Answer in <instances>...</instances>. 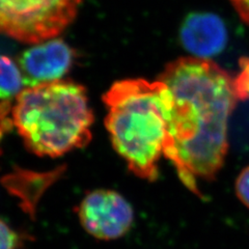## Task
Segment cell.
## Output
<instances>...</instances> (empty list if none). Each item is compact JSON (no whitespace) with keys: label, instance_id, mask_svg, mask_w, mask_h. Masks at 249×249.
Listing matches in <instances>:
<instances>
[{"label":"cell","instance_id":"obj_1","mask_svg":"<svg viewBox=\"0 0 249 249\" xmlns=\"http://www.w3.org/2000/svg\"><path fill=\"white\" fill-rule=\"evenodd\" d=\"M158 80L174 99L173 164L187 188L200 196L197 180H214L229 150V121L238 101L232 77L214 61L193 56L171 61Z\"/></svg>","mask_w":249,"mask_h":249},{"label":"cell","instance_id":"obj_2","mask_svg":"<svg viewBox=\"0 0 249 249\" xmlns=\"http://www.w3.org/2000/svg\"><path fill=\"white\" fill-rule=\"evenodd\" d=\"M103 100L108 109L106 128L114 149L134 175L155 181L163 156L171 163L175 158L174 99L168 87L160 80H121Z\"/></svg>","mask_w":249,"mask_h":249},{"label":"cell","instance_id":"obj_3","mask_svg":"<svg viewBox=\"0 0 249 249\" xmlns=\"http://www.w3.org/2000/svg\"><path fill=\"white\" fill-rule=\"evenodd\" d=\"M29 151L57 157L87 145L91 138L92 111L85 89L71 81H54L23 89L12 110Z\"/></svg>","mask_w":249,"mask_h":249},{"label":"cell","instance_id":"obj_4","mask_svg":"<svg viewBox=\"0 0 249 249\" xmlns=\"http://www.w3.org/2000/svg\"><path fill=\"white\" fill-rule=\"evenodd\" d=\"M82 0H0V34L25 44L55 38L76 18Z\"/></svg>","mask_w":249,"mask_h":249},{"label":"cell","instance_id":"obj_5","mask_svg":"<svg viewBox=\"0 0 249 249\" xmlns=\"http://www.w3.org/2000/svg\"><path fill=\"white\" fill-rule=\"evenodd\" d=\"M85 231L101 240H114L126 233L134 219L133 209L121 194L96 190L83 198L78 209Z\"/></svg>","mask_w":249,"mask_h":249},{"label":"cell","instance_id":"obj_6","mask_svg":"<svg viewBox=\"0 0 249 249\" xmlns=\"http://www.w3.org/2000/svg\"><path fill=\"white\" fill-rule=\"evenodd\" d=\"M75 58L74 50L60 38H52L30 47L19 56V67L25 87L59 81Z\"/></svg>","mask_w":249,"mask_h":249},{"label":"cell","instance_id":"obj_7","mask_svg":"<svg viewBox=\"0 0 249 249\" xmlns=\"http://www.w3.org/2000/svg\"><path fill=\"white\" fill-rule=\"evenodd\" d=\"M180 38L184 48L194 57L208 59L224 49L228 42V31L218 16L194 13L184 20Z\"/></svg>","mask_w":249,"mask_h":249},{"label":"cell","instance_id":"obj_8","mask_svg":"<svg viewBox=\"0 0 249 249\" xmlns=\"http://www.w3.org/2000/svg\"><path fill=\"white\" fill-rule=\"evenodd\" d=\"M24 85L20 67L12 58L0 55V100L17 98Z\"/></svg>","mask_w":249,"mask_h":249},{"label":"cell","instance_id":"obj_9","mask_svg":"<svg viewBox=\"0 0 249 249\" xmlns=\"http://www.w3.org/2000/svg\"><path fill=\"white\" fill-rule=\"evenodd\" d=\"M233 89L238 100H249V58L240 61V71L232 77Z\"/></svg>","mask_w":249,"mask_h":249},{"label":"cell","instance_id":"obj_10","mask_svg":"<svg viewBox=\"0 0 249 249\" xmlns=\"http://www.w3.org/2000/svg\"><path fill=\"white\" fill-rule=\"evenodd\" d=\"M20 243L18 233L0 220V249H17Z\"/></svg>","mask_w":249,"mask_h":249},{"label":"cell","instance_id":"obj_11","mask_svg":"<svg viewBox=\"0 0 249 249\" xmlns=\"http://www.w3.org/2000/svg\"><path fill=\"white\" fill-rule=\"evenodd\" d=\"M235 188L238 198L244 206L249 208V165L238 176Z\"/></svg>","mask_w":249,"mask_h":249},{"label":"cell","instance_id":"obj_12","mask_svg":"<svg viewBox=\"0 0 249 249\" xmlns=\"http://www.w3.org/2000/svg\"><path fill=\"white\" fill-rule=\"evenodd\" d=\"M12 110L13 107H11L9 101H3L0 103V138L4 131L9 130L13 124L12 119Z\"/></svg>","mask_w":249,"mask_h":249},{"label":"cell","instance_id":"obj_13","mask_svg":"<svg viewBox=\"0 0 249 249\" xmlns=\"http://www.w3.org/2000/svg\"><path fill=\"white\" fill-rule=\"evenodd\" d=\"M236 12L247 25H249V0H231Z\"/></svg>","mask_w":249,"mask_h":249}]
</instances>
